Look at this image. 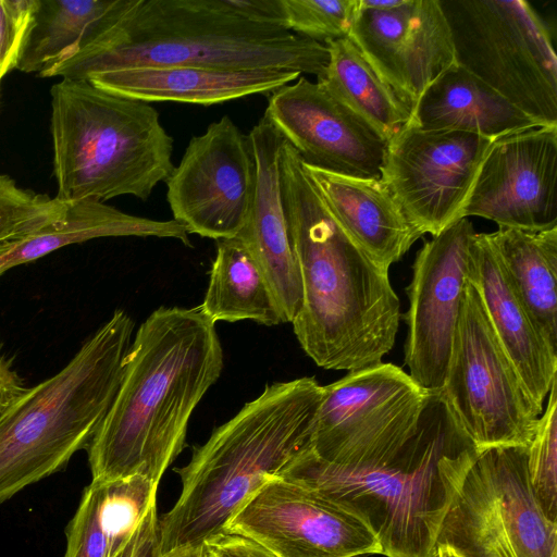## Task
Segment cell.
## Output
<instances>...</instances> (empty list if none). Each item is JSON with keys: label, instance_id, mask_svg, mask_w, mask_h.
<instances>
[{"label": "cell", "instance_id": "6da1fadb", "mask_svg": "<svg viewBox=\"0 0 557 557\" xmlns=\"http://www.w3.org/2000/svg\"><path fill=\"white\" fill-rule=\"evenodd\" d=\"M222 369L215 323L199 307L152 311L136 332L116 395L87 447L91 482L141 475L159 484Z\"/></svg>", "mask_w": 557, "mask_h": 557}, {"label": "cell", "instance_id": "7a4b0ae2", "mask_svg": "<svg viewBox=\"0 0 557 557\" xmlns=\"http://www.w3.org/2000/svg\"><path fill=\"white\" fill-rule=\"evenodd\" d=\"M280 178L302 286L301 310L292 322L298 343L326 370L350 372L382 362L400 321L388 270L335 222L286 140Z\"/></svg>", "mask_w": 557, "mask_h": 557}, {"label": "cell", "instance_id": "3957f363", "mask_svg": "<svg viewBox=\"0 0 557 557\" xmlns=\"http://www.w3.org/2000/svg\"><path fill=\"white\" fill-rule=\"evenodd\" d=\"M327 62L326 45L250 22L224 0H134L75 54L39 76L83 81L120 69L198 66L290 71L319 81Z\"/></svg>", "mask_w": 557, "mask_h": 557}, {"label": "cell", "instance_id": "277c9868", "mask_svg": "<svg viewBox=\"0 0 557 557\" xmlns=\"http://www.w3.org/2000/svg\"><path fill=\"white\" fill-rule=\"evenodd\" d=\"M479 454L442 391L430 392L418 430L387 463L351 469L308 448L277 478L360 511L385 557H436V540L466 472Z\"/></svg>", "mask_w": 557, "mask_h": 557}, {"label": "cell", "instance_id": "5b68a950", "mask_svg": "<svg viewBox=\"0 0 557 557\" xmlns=\"http://www.w3.org/2000/svg\"><path fill=\"white\" fill-rule=\"evenodd\" d=\"M324 386L314 377L267 385L263 392L176 470L182 491L159 520L161 557L200 548L268 481L308 448Z\"/></svg>", "mask_w": 557, "mask_h": 557}, {"label": "cell", "instance_id": "8992f818", "mask_svg": "<svg viewBox=\"0 0 557 557\" xmlns=\"http://www.w3.org/2000/svg\"><path fill=\"white\" fill-rule=\"evenodd\" d=\"M134 320L116 309L54 375L0 417V504L87 448L119 389Z\"/></svg>", "mask_w": 557, "mask_h": 557}, {"label": "cell", "instance_id": "52a82bcc", "mask_svg": "<svg viewBox=\"0 0 557 557\" xmlns=\"http://www.w3.org/2000/svg\"><path fill=\"white\" fill-rule=\"evenodd\" d=\"M55 198L147 200L175 165L173 138L150 103L61 79L50 90Z\"/></svg>", "mask_w": 557, "mask_h": 557}, {"label": "cell", "instance_id": "ba28073f", "mask_svg": "<svg viewBox=\"0 0 557 557\" xmlns=\"http://www.w3.org/2000/svg\"><path fill=\"white\" fill-rule=\"evenodd\" d=\"M458 65L542 126L557 125V58L524 0H440Z\"/></svg>", "mask_w": 557, "mask_h": 557}, {"label": "cell", "instance_id": "9c48e42d", "mask_svg": "<svg viewBox=\"0 0 557 557\" xmlns=\"http://www.w3.org/2000/svg\"><path fill=\"white\" fill-rule=\"evenodd\" d=\"M528 447L479 451L443 519L436 546L463 557H557V522L529 481Z\"/></svg>", "mask_w": 557, "mask_h": 557}, {"label": "cell", "instance_id": "30bf717a", "mask_svg": "<svg viewBox=\"0 0 557 557\" xmlns=\"http://www.w3.org/2000/svg\"><path fill=\"white\" fill-rule=\"evenodd\" d=\"M429 393L393 363L350 371L324 386L308 449L343 468L385 465L416 434Z\"/></svg>", "mask_w": 557, "mask_h": 557}, {"label": "cell", "instance_id": "8fae6325", "mask_svg": "<svg viewBox=\"0 0 557 557\" xmlns=\"http://www.w3.org/2000/svg\"><path fill=\"white\" fill-rule=\"evenodd\" d=\"M442 392L479 451L497 446L528 447L543 412L528 393L468 278Z\"/></svg>", "mask_w": 557, "mask_h": 557}, {"label": "cell", "instance_id": "7c38bea8", "mask_svg": "<svg viewBox=\"0 0 557 557\" xmlns=\"http://www.w3.org/2000/svg\"><path fill=\"white\" fill-rule=\"evenodd\" d=\"M493 139L460 131H428L408 122L386 144L381 178L409 222L435 236L462 219Z\"/></svg>", "mask_w": 557, "mask_h": 557}, {"label": "cell", "instance_id": "4fadbf2b", "mask_svg": "<svg viewBox=\"0 0 557 557\" xmlns=\"http://www.w3.org/2000/svg\"><path fill=\"white\" fill-rule=\"evenodd\" d=\"M223 532L249 537L276 557L381 555L377 536L360 511L282 478L253 493Z\"/></svg>", "mask_w": 557, "mask_h": 557}, {"label": "cell", "instance_id": "5bb4252c", "mask_svg": "<svg viewBox=\"0 0 557 557\" xmlns=\"http://www.w3.org/2000/svg\"><path fill=\"white\" fill-rule=\"evenodd\" d=\"M166 183L173 220L190 234L234 238L247 220L255 162L247 135L227 115L190 138Z\"/></svg>", "mask_w": 557, "mask_h": 557}, {"label": "cell", "instance_id": "9a60e30c", "mask_svg": "<svg viewBox=\"0 0 557 557\" xmlns=\"http://www.w3.org/2000/svg\"><path fill=\"white\" fill-rule=\"evenodd\" d=\"M474 228L462 218L425 242L412 264L405 364L428 392L442 391L467 282Z\"/></svg>", "mask_w": 557, "mask_h": 557}, {"label": "cell", "instance_id": "2e32d148", "mask_svg": "<svg viewBox=\"0 0 557 557\" xmlns=\"http://www.w3.org/2000/svg\"><path fill=\"white\" fill-rule=\"evenodd\" d=\"M556 180L557 125L499 137L480 165L462 218L531 232L557 227Z\"/></svg>", "mask_w": 557, "mask_h": 557}, {"label": "cell", "instance_id": "e0dca14e", "mask_svg": "<svg viewBox=\"0 0 557 557\" xmlns=\"http://www.w3.org/2000/svg\"><path fill=\"white\" fill-rule=\"evenodd\" d=\"M264 116L305 164L358 178H381L386 141L321 83L300 76L271 92Z\"/></svg>", "mask_w": 557, "mask_h": 557}, {"label": "cell", "instance_id": "ac0fdd59", "mask_svg": "<svg viewBox=\"0 0 557 557\" xmlns=\"http://www.w3.org/2000/svg\"><path fill=\"white\" fill-rule=\"evenodd\" d=\"M348 38L411 113L426 87L456 63L440 0H406L392 10L358 2Z\"/></svg>", "mask_w": 557, "mask_h": 557}, {"label": "cell", "instance_id": "d6986e66", "mask_svg": "<svg viewBox=\"0 0 557 557\" xmlns=\"http://www.w3.org/2000/svg\"><path fill=\"white\" fill-rule=\"evenodd\" d=\"M255 162L250 210L236 236L261 265L285 323L302 306L300 270L283 203L280 157L285 138L263 115L247 135Z\"/></svg>", "mask_w": 557, "mask_h": 557}, {"label": "cell", "instance_id": "ffe728a7", "mask_svg": "<svg viewBox=\"0 0 557 557\" xmlns=\"http://www.w3.org/2000/svg\"><path fill=\"white\" fill-rule=\"evenodd\" d=\"M467 278L478 290L488 320L528 393L541 409L557 381V349L513 287L486 233L470 242Z\"/></svg>", "mask_w": 557, "mask_h": 557}, {"label": "cell", "instance_id": "44dd1931", "mask_svg": "<svg viewBox=\"0 0 557 557\" xmlns=\"http://www.w3.org/2000/svg\"><path fill=\"white\" fill-rule=\"evenodd\" d=\"M302 165L335 222L383 268L388 270L399 261L422 236L382 178H358Z\"/></svg>", "mask_w": 557, "mask_h": 557}, {"label": "cell", "instance_id": "7402d4cb", "mask_svg": "<svg viewBox=\"0 0 557 557\" xmlns=\"http://www.w3.org/2000/svg\"><path fill=\"white\" fill-rule=\"evenodd\" d=\"M301 76L275 70H219L198 66L131 67L88 74L83 81L147 103L173 101L211 106L272 92Z\"/></svg>", "mask_w": 557, "mask_h": 557}, {"label": "cell", "instance_id": "603a6c76", "mask_svg": "<svg viewBox=\"0 0 557 557\" xmlns=\"http://www.w3.org/2000/svg\"><path fill=\"white\" fill-rule=\"evenodd\" d=\"M409 122L422 129L460 131L493 140L542 126L457 63L426 87Z\"/></svg>", "mask_w": 557, "mask_h": 557}, {"label": "cell", "instance_id": "cb8c5ba5", "mask_svg": "<svg viewBox=\"0 0 557 557\" xmlns=\"http://www.w3.org/2000/svg\"><path fill=\"white\" fill-rule=\"evenodd\" d=\"M173 238L191 246L187 230L174 220L159 221L125 213L94 199L67 203L58 221L26 237L0 255V276L7 271L62 247L100 237Z\"/></svg>", "mask_w": 557, "mask_h": 557}, {"label": "cell", "instance_id": "d4e9b609", "mask_svg": "<svg viewBox=\"0 0 557 557\" xmlns=\"http://www.w3.org/2000/svg\"><path fill=\"white\" fill-rule=\"evenodd\" d=\"M134 0H39L15 70L38 75L75 54Z\"/></svg>", "mask_w": 557, "mask_h": 557}, {"label": "cell", "instance_id": "484cf974", "mask_svg": "<svg viewBox=\"0 0 557 557\" xmlns=\"http://www.w3.org/2000/svg\"><path fill=\"white\" fill-rule=\"evenodd\" d=\"M202 312L214 323L250 320L273 326L285 323L261 265L237 237L216 240Z\"/></svg>", "mask_w": 557, "mask_h": 557}, {"label": "cell", "instance_id": "4316f807", "mask_svg": "<svg viewBox=\"0 0 557 557\" xmlns=\"http://www.w3.org/2000/svg\"><path fill=\"white\" fill-rule=\"evenodd\" d=\"M487 238L522 301L557 349V227L540 232L498 227Z\"/></svg>", "mask_w": 557, "mask_h": 557}, {"label": "cell", "instance_id": "83f0119b", "mask_svg": "<svg viewBox=\"0 0 557 557\" xmlns=\"http://www.w3.org/2000/svg\"><path fill=\"white\" fill-rule=\"evenodd\" d=\"M329 62L321 83L386 143L411 117V109L348 38L326 44Z\"/></svg>", "mask_w": 557, "mask_h": 557}, {"label": "cell", "instance_id": "f1b7e54d", "mask_svg": "<svg viewBox=\"0 0 557 557\" xmlns=\"http://www.w3.org/2000/svg\"><path fill=\"white\" fill-rule=\"evenodd\" d=\"M67 203L26 189L7 174H0V255L61 219Z\"/></svg>", "mask_w": 557, "mask_h": 557}, {"label": "cell", "instance_id": "f546056e", "mask_svg": "<svg viewBox=\"0 0 557 557\" xmlns=\"http://www.w3.org/2000/svg\"><path fill=\"white\" fill-rule=\"evenodd\" d=\"M158 484L141 475L102 483L101 517L113 557L156 503Z\"/></svg>", "mask_w": 557, "mask_h": 557}, {"label": "cell", "instance_id": "4dcf8cb0", "mask_svg": "<svg viewBox=\"0 0 557 557\" xmlns=\"http://www.w3.org/2000/svg\"><path fill=\"white\" fill-rule=\"evenodd\" d=\"M527 469L542 510L557 522V381L552 385L546 408L528 446Z\"/></svg>", "mask_w": 557, "mask_h": 557}, {"label": "cell", "instance_id": "1f68e13d", "mask_svg": "<svg viewBox=\"0 0 557 557\" xmlns=\"http://www.w3.org/2000/svg\"><path fill=\"white\" fill-rule=\"evenodd\" d=\"M285 28L298 36L321 42L349 35L358 0H281Z\"/></svg>", "mask_w": 557, "mask_h": 557}, {"label": "cell", "instance_id": "d6a6232c", "mask_svg": "<svg viewBox=\"0 0 557 557\" xmlns=\"http://www.w3.org/2000/svg\"><path fill=\"white\" fill-rule=\"evenodd\" d=\"M102 483L86 486L66 529L64 557H110V541L101 517Z\"/></svg>", "mask_w": 557, "mask_h": 557}, {"label": "cell", "instance_id": "836d02e7", "mask_svg": "<svg viewBox=\"0 0 557 557\" xmlns=\"http://www.w3.org/2000/svg\"><path fill=\"white\" fill-rule=\"evenodd\" d=\"M39 0H0V71L16 69Z\"/></svg>", "mask_w": 557, "mask_h": 557}, {"label": "cell", "instance_id": "e575fe53", "mask_svg": "<svg viewBox=\"0 0 557 557\" xmlns=\"http://www.w3.org/2000/svg\"><path fill=\"white\" fill-rule=\"evenodd\" d=\"M201 549L202 557H276L253 540L231 532L208 539Z\"/></svg>", "mask_w": 557, "mask_h": 557}, {"label": "cell", "instance_id": "d590c367", "mask_svg": "<svg viewBox=\"0 0 557 557\" xmlns=\"http://www.w3.org/2000/svg\"><path fill=\"white\" fill-rule=\"evenodd\" d=\"M113 557H161L156 503L150 506L128 542Z\"/></svg>", "mask_w": 557, "mask_h": 557}, {"label": "cell", "instance_id": "8d00e7d4", "mask_svg": "<svg viewBox=\"0 0 557 557\" xmlns=\"http://www.w3.org/2000/svg\"><path fill=\"white\" fill-rule=\"evenodd\" d=\"M236 14L264 25L285 28L281 0H224ZM286 29V28H285Z\"/></svg>", "mask_w": 557, "mask_h": 557}, {"label": "cell", "instance_id": "74e56055", "mask_svg": "<svg viewBox=\"0 0 557 557\" xmlns=\"http://www.w3.org/2000/svg\"><path fill=\"white\" fill-rule=\"evenodd\" d=\"M12 361L0 351V417L27 391Z\"/></svg>", "mask_w": 557, "mask_h": 557}, {"label": "cell", "instance_id": "f35d334b", "mask_svg": "<svg viewBox=\"0 0 557 557\" xmlns=\"http://www.w3.org/2000/svg\"><path fill=\"white\" fill-rule=\"evenodd\" d=\"M164 557H202V549H201V547L194 548V549H185V550L172 553Z\"/></svg>", "mask_w": 557, "mask_h": 557}, {"label": "cell", "instance_id": "ab89813d", "mask_svg": "<svg viewBox=\"0 0 557 557\" xmlns=\"http://www.w3.org/2000/svg\"><path fill=\"white\" fill-rule=\"evenodd\" d=\"M436 548V557H463L458 552L446 545H438Z\"/></svg>", "mask_w": 557, "mask_h": 557}, {"label": "cell", "instance_id": "60d3db41", "mask_svg": "<svg viewBox=\"0 0 557 557\" xmlns=\"http://www.w3.org/2000/svg\"><path fill=\"white\" fill-rule=\"evenodd\" d=\"M350 557H374V554H358Z\"/></svg>", "mask_w": 557, "mask_h": 557}, {"label": "cell", "instance_id": "b9f144b4", "mask_svg": "<svg viewBox=\"0 0 557 557\" xmlns=\"http://www.w3.org/2000/svg\"><path fill=\"white\" fill-rule=\"evenodd\" d=\"M2 78H3V75H2V73H1V71H0V82H1V79H2Z\"/></svg>", "mask_w": 557, "mask_h": 557}, {"label": "cell", "instance_id": "7bdbcfd3", "mask_svg": "<svg viewBox=\"0 0 557 557\" xmlns=\"http://www.w3.org/2000/svg\"><path fill=\"white\" fill-rule=\"evenodd\" d=\"M1 83V82H0Z\"/></svg>", "mask_w": 557, "mask_h": 557}]
</instances>
